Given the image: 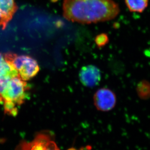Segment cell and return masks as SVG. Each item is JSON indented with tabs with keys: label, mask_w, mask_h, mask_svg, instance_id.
<instances>
[{
	"label": "cell",
	"mask_w": 150,
	"mask_h": 150,
	"mask_svg": "<svg viewBox=\"0 0 150 150\" xmlns=\"http://www.w3.org/2000/svg\"><path fill=\"white\" fill-rule=\"evenodd\" d=\"M62 10L67 20L83 24L112 20L120 13L114 0H64Z\"/></svg>",
	"instance_id": "obj_1"
},
{
	"label": "cell",
	"mask_w": 150,
	"mask_h": 150,
	"mask_svg": "<svg viewBox=\"0 0 150 150\" xmlns=\"http://www.w3.org/2000/svg\"><path fill=\"white\" fill-rule=\"evenodd\" d=\"M28 84L19 76L11 78L0 84V103L4 107V112L15 116L19 106L27 98Z\"/></svg>",
	"instance_id": "obj_2"
},
{
	"label": "cell",
	"mask_w": 150,
	"mask_h": 150,
	"mask_svg": "<svg viewBox=\"0 0 150 150\" xmlns=\"http://www.w3.org/2000/svg\"><path fill=\"white\" fill-rule=\"evenodd\" d=\"M4 59L18 71L19 76L23 81L32 79L39 72V64L33 58L26 55L18 56L15 54L7 53Z\"/></svg>",
	"instance_id": "obj_3"
},
{
	"label": "cell",
	"mask_w": 150,
	"mask_h": 150,
	"mask_svg": "<svg viewBox=\"0 0 150 150\" xmlns=\"http://www.w3.org/2000/svg\"><path fill=\"white\" fill-rule=\"evenodd\" d=\"M16 150H60L52 136L47 133H40L31 142H22ZM69 150H76L75 149Z\"/></svg>",
	"instance_id": "obj_4"
},
{
	"label": "cell",
	"mask_w": 150,
	"mask_h": 150,
	"mask_svg": "<svg viewBox=\"0 0 150 150\" xmlns=\"http://www.w3.org/2000/svg\"><path fill=\"white\" fill-rule=\"evenodd\" d=\"M94 102L98 110L103 112L109 111L115 107L117 97L112 90L107 88H100L94 95Z\"/></svg>",
	"instance_id": "obj_5"
},
{
	"label": "cell",
	"mask_w": 150,
	"mask_h": 150,
	"mask_svg": "<svg viewBox=\"0 0 150 150\" xmlns=\"http://www.w3.org/2000/svg\"><path fill=\"white\" fill-rule=\"evenodd\" d=\"M81 82L85 86L93 87L98 85L101 80V75L100 70L93 65L82 67L79 73Z\"/></svg>",
	"instance_id": "obj_6"
},
{
	"label": "cell",
	"mask_w": 150,
	"mask_h": 150,
	"mask_svg": "<svg viewBox=\"0 0 150 150\" xmlns=\"http://www.w3.org/2000/svg\"><path fill=\"white\" fill-rule=\"evenodd\" d=\"M17 9L15 0H0V14L6 25Z\"/></svg>",
	"instance_id": "obj_7"
},
{
	"label": "cell",
	"mask_w": 150,
	"mask_h": 150,
	"mask_svg": "<svg viewBox=\"0 0 150 150\" xmlns=\"http://www.w3.org/2000/svg\"><path fill=\"white\" fill-rule=\"evenodd\" d=\"M17 76H19L18 71L6 61L4 56L0 53V83Z\"/></svg>",
	"instance_id": "obj_8"
},
{
	"label": "cell",
	"mask_w": 150,
	"mask_h": 150,
	"mask_svg": "<svg viewBox=\"0 0 150 150\" xmlns=\"http://www.w3.org/2000/svg\"><path fill=\"white\" fill-rule=\"evenodd\" d=\"M126 6L131 12L142 13L147 8L149 0H124Z\"/></svg>",
	"instance_id": "obj_9"
},
{
	"label": "cell",
	"mask_w": 150,
	"mask_h": 150,
	"mask_svg": "<svg viewBox=\"0 0 150 150\" xmlns=\"http://www.w3.org/2000/svg\"><path fill=\"white\" fill-rule=\"evenodd\" d=\"M137 95L142 100L150 98V82L146 80H142L137 86Z\"/></svg>",
	"instance_id": "obj_10"
},
{
	"label": "cell",
	"mask_w": 150,
	"mask_h": 150,
	"mask_svg": "<svg viewBox=\"0 0 150 150\" xmlns=\"http://www.w3.org/2000/svg\"><path fill=\"white\" fill-rule=\"evenodd\" d=\"M109 40V39L108 35L105 33L100 34L98 35L95 39L96 43L98 47L105 46L108 43Z\"/></svg>",
	"instance_id": "obj_11"
},
{
	"label": "cell",
	"mask_w": 150,
	"mask_h": 150,
	"mask_svg": "<svg viewBox=\"0 0 150 150\" xmlns=\"http://www.w3.org/2000/svg\"><path fill=\"white\" fill-rule=\"evenodd\" d=\"M0 26H1L3 29H4L6 26V25L4 23V21L3 20V17L1 14H0Z\"/></svg>",
	"instance_id": "obj_12"
}]
</instances>
